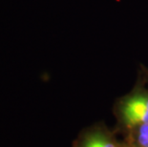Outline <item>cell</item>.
Wrapping results in <instances>:
<instances>
[{"mask_svg": "<svg viewBox=\"0 0 148 147\" xmlns=\"http://www.w3.org/2000/svg\"><path fill=\"white\" fill-rule=\"evenodd\" d=\"M113 113L116 118V132L122 136L148 123V85L140 75L133 89L116 98Z\"/></svg>", "mask_w": 148, "mask_h": 147, "instance_id": "6da1fadb", "label": "cell"}, {"mask_svg": "<svg viewBox=\"0 0 148 147\" xmlns=\"http://www.w3.org/2000/svg\"><path fill=\"white\" fill-rule=\"evenodd\" d=\"M122 139L116 137L104 122H96L85 127L78 134L74 147H121Z\"/></svg>", "mask_w": 148, "mask_h": 147, "instance_id": "7a4b0ae2", "label": "cell"}, {"mask_svg": "<svg viewBox=\"0 0 148 147\" xmlns=\"http://www.w3.org/2000/svg\"><path fill=\"white\" fill-rule=\"evenodd\" d=\"M121 147H135V146H133L132 144H130V143L127 142L126 140H124L123 139H122V144H121Z\"/></svg>", "mask_w": 148, "mask_h": 147, "instance_id": "5b68a950", "label": "cell"}, {"mask_svg": "<svg viewBox=\"0 0 148 147\" xmlns=\"http://www.w3.org/2000/svg\"><path fill=\"white\" fill-rule=\"evenodd\" d=\"M140 75L143 77V79L145 80L146 84L148 85V68L141 65L140 69Z\"/></svg>", "mask_w": 148, "mask_h": 147, "instance_id": "277c9868", "label": "cell"}, {"mask_svg": "<svg viewBox=\"0 0 148 147\" xmlns=\"http://www.w3.org/2000/svg\"><path fill=\"white\" fill-rule=\"evenodd\" d=\"M122 137L135 147H148V123L129 131Z\"/></svg>", "mask_w": 148, "mask_h": 147, "instance_id": "3957f363", "label": "cell"}]
</instances>
